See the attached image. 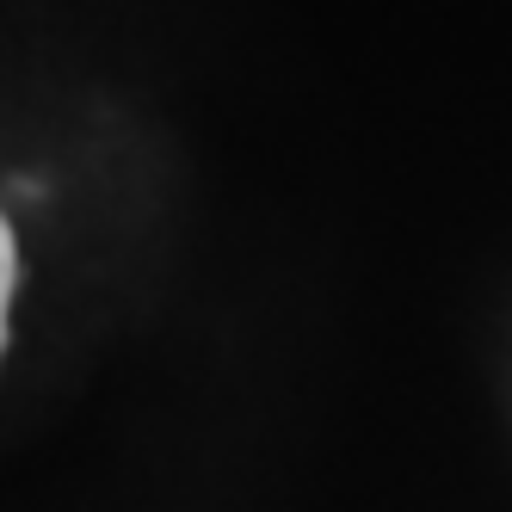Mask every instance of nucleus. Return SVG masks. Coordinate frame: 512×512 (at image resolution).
Instances as JSON below:
<instances>
[{
  "mask_svg": "<svg viewBox=\"0 0 512 512\" xmlns=\"http://www.w3.org/2000/svg\"><path fill=\"white\" fill-rule=\"evenodd\" d=\"M13 284H19V253H13L7 216H0V352H7V303H13Z\"/></svg>",
  "mask_w": 512,
  "mask_h": 512,
  "instance_id": "1",
  "label": "nucleus"
}]
</instances>
